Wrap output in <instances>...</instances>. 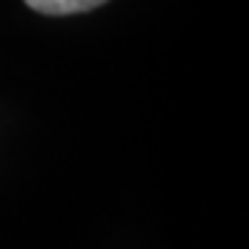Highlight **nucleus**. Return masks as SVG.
Segmentation results:
<instances>
[{
	"instance_id": "nucleus-1",
	"label": "nucleus",
	"mask_w": 249,
	"mask_h": 249,
	"mask_svg": "<svg viewBox=\"0 0 249 249\" xmlns=\"http://www.w3.org/2000/svg\"><path fill=\"white\" fill-rule=\"evenodd\" d=\"M28 6L39 14H50V17H67V14H80V11H91L108 3V0H25Z\"/></svg>"
}]
</instances>
